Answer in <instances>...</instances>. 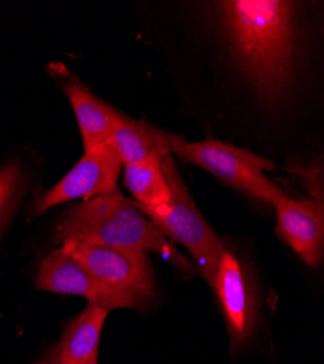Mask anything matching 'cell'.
Listing matches in <instances>:
<instances>
[{
	"mask_svg": "<svg viewBox=\"0 0 324 364\" xmlns=\"http://www.w3.org/2000/svg\"><path fill=\"white\" fill-rule=\"evenodd\" d=\"M174 155L184 162L203 168L225 184L258 200L273 204L283 194L264 175L266 171H275L276 165L247 149L235 147L208 136L196 143L184 141L177 147Z\"/></svg>",
	"mask_w": 324,
	"mask_h": 364,
	"instance_id": "cell-4",
	"label": "cell"
},
{
	"mask_svg": "<svg viewBox=\"0 0 324 364\" xmlns=\"http://www.w3.org/2000/svg\"><path fill=\"white\" fill-rule=\"evenodd\" d=\"M86 364H98V353L97 354H94L90 360L86 361Z\"/></svg>",
	"mask_w": 324,
	"mask_h": 364,
	"instance_id": "cell-17",
	"label": "cell"
},
{
	"mask_svg": "<svg viewBox=\"0 0 324 364\" xmlns=\"http://www.w3.org/2000/svg\"><path fill=\"white\" fill-rule=\"evenodd\" d=\"M123 184L145 207H160L172 200L171 188L160 162L123 165Z\"/></svg>",
	"mask_w": 324,
	"mask_h": 364,
	"instance_id": "cell-13",
	"label": "cell"
},
{
	"mask_svg": "<svg viewBox=\"0 0 324 364\" xmlns=\"http://www.w3.org/2000/svg\"><path fill=\"white\" fill-rule=\"evenodd\" d=\"M272 205L276 208L278 235L305 264L318 265L324 258V203L282 194Z\"/></svg>",
	"mask_w": 324,
	"mask_h": 364,
	"instance_id": "cell-8",
	"label": "cell"
},
{
	"mask_svg": "<svg viewBox=\"0 0 324 364\" xmlns=\"http://www.w3.org/2000/svg\"><path fill=\"white\" fill-rule=\"evenodd\" d=\"M36 364H61V363H58V357H57V353H56V350H54V351L50 353L46 358H43L41 361H38V363H36Z\"/></svg>",
	"mask_w": 324,
	"mask_h": 364,
	"instance_id": "cell-16",
	"label": "cell"
},
{
	"mask_svg": "<svg viewBox=\"0 0 324 364\" xmlns=\"http://www.w3.org/2000/svg\"><path fill=\"white\" fill-rule=\"evenodd\" d=\"M108 311L88 306L65 331L56 353L61 364H86L98 353V344Z\"/></svg>",
	"mask_w": 324,
	"mask_h": 364,
	"instance_id": "cell-12",
	"label": "cell"
},
{
	"mask_svg": "<svg viewBox=\"0 0 324 364\" xmlns=\"http://www.w3.org/2000/svg\"><path fill=\"white\" fill-rule=\"evenodd\" d=\"M23 191V172L19 164L0 168V233L5 229Z\"/></svg>",
	"mask_w": 324,
	"mask_h": 364,
	"instance_id": "cell-14",
	"label": "cell"
},
{
	"mask_svg": "<svg viewBox=\"0 0 324 364\" xmlns=\"http://www.w3.org/2000/svg\"><path fill=\"white\" fill-rule=\"evenodd\" d=\"M122 169L123 162L111 140L85 151L82 159L38 201L34 216L68 201L119 191L117 182Z\"/></svg>",
	"mask_w": 324,
	"mask_h": 364,
	"instance_id": "cell-6",
	"label": "cell"
},
{
	"mask_svg": "<svg viewBox=\"0 0 324 364\" xmlns=\"http://www.w3.org/2000/svg\"><path fill=\"white\" fill-rule=\"evenodd\" d=\"M214 289L219 297L234 346L243 344L251 331V301L241 265L229 251L219 259Z\"/></svg>",
	"mask_w": 324,
	"mask_h": 364,
	"instance_id": "cell-10",
	"label": "cell"
},
{
	"mask_svg": "<svg viewBox=\"0 0 324 364\" xmlns=\"http://www.w3.org/2000/svg\"><path fill=\"white\" fill-rule=\"evenodd\" d=\"M63 87L76 115L85 151L110 141L115 109L95 98L91 90L78 80H69Z\"/></svg>",
	"mask_w": 324,
	"mask_h": 364,
	"instance_id": "cell-11",
	"label": "cell"
},
{
	"mask_svg": "<svg viewBox=\"0 0 324 364\" xmlns=\"http://www.w3.org/2000/svg\"><path fill=\"white\" fill-rule=\"evenodd\" d=\"M293 4L282 0L222 2V23L235 58L268 102L286 92L296 57Z\"/></svg>",
	"mask_w": 324,
	"mask_h": 364,
	"instance_id": "cell-1",
	"label": "cell"
},
{
	"mask_svg": "<svg viewBox=\"0 0 324 364\" xmlns=\"http://www.w3.org/2000/svg\"><path fill=\"white\" fill-rule=\"evenodd\" d=\"M37 289L85 297L90 305L107 309H135L139 303L98 280L93 272L62 248L50 252L41 262L36 280Z\"/></svg>",
	"mask_w": 324,
	"mask_h": 364,
	"instance_id": "cell-7",
	"label": "cell"
},
{
	"mask_svg": "<svg viewBox=\"0 0 324 364\" xmlns=\"http://www.w3.org/2000/svg\"><path fill=\"white\" fill-rule=\"evenodd\" d=\"M54 240L63 244L78 240L137 252H155L186 271L193 262L177 251L167 236L120 191L83 200L73 205L58 222Z\"/></svg>",
	"mask_w": 324,
	"mask_h": 364,
	"instance_id": "cell-2",
	"label": "cell"
},
{
	"mask_svg": "<svg viewBox=\"0 0 324 364\" xmlns=\"http://www.w3.org/2000/svg\"><path fill=\"white\" fill-rule=\"evenodd\" d=\"M161 168L169 184L172 200L160 207H145L135 201L133 204L165 236L190 251L202 277L214 287L219 259L226 250L214 229L200 215L183 184L172 156L164 159Z\"/></svg>",
	"mask_w": 324,
	"mask_h": 364,
	"instance_id": "cell-3",
	"label": "cell"
},
{
	"mask_svg": "<svg viewBox=\"0 0 324 364\" xmlns=\"http://www.w3.org/2000/svg\"><path fill=\"white\" fill-rule=\"evenodd\" d=\"M111 141L123 165H139L148 162L161 164L175 154L177 147L184 143V139L114 111Z\"/></svg>",
	"mask_w": 324,
	"mask_h": 364,
	"instance_id": "cell-9",
	"label": "cell"
},
{
	"mask_svg": "<svg viewBox=\"0 0 324 364\" xmlns=\"http://www.w3.org/2000/svg\"><path fill=\"white\" fill-rule=\"evenodd\" d=\"M304 182L313 197L317 201L324 203V155L315 159L310 166L300 171Z\"/></svg>",
	"mask_w": 324,
	"mask_h": 364,
	"instance_id": "cell-15",
	"label": "cell"
},
{
	"mask_svg": "<svg viewBox=\"0 0 324 364\" xmlns=\"http://www.w3.org/2000/svg\"><path fill=\"white\" fill-rule=\"evenodd\" d=\"M62 250L108 287L136 300L140 308L152 299V271L145 252L88 245L78 240L63 242Z\"/></svg>",
	"mask_w": 324,
	"mask_h": 364,
	"instance_id": "cell-5",
	"label": "cell"
}]
</instances>
